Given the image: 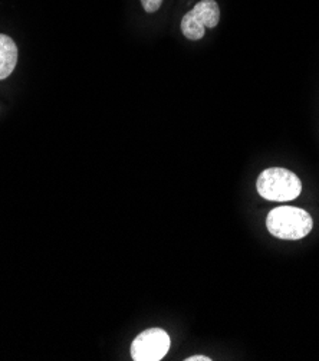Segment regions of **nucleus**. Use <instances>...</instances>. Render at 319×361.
Wrapping results in <instances>:
<instances>
[{
	"label": "nucleus",
	"mask_w": 319,
	"mask_h": 361,
	"mask_svg": "<svg viewBox=\"0 0 319 361\" xmlns=\"http://www.w3.org/2000/svg\"><path fill=\"white\" fill-rule=\"evenodd\" d=\"M18 62V48L11 36L0 35V80L8 78Z\"/></svg>",
	"instance_id": "obj_5"
},
{
	"label": "nucleus",
	"mask_w": 319,
	"mask_h": 361,
	"mask_svg": "<svg viewBox=\"0 0 319 361\" xmlns=\"http://www.w3.org/2000/svg\"><path fill=\"white\" fill-rule=\"evenodd\" d=\"M258 193L270 202H289L302 192V183L296 174L282 167H270L258 178Z\"/></svg>",
	"instance_id": "obj_2"
},
{
	"label": "nucleus",
	"mask_w": 319,
	"mask_h": 361,
	"mask_svg": "<svg viewBox=\"0 0 319 361\" xmlns=\"http://www.w3.org/2000/svg\"><path fill=\"white\" fill-rule=\"evenodd\" d=\"M170 350V337L161 329H150L135 337L131 357L135 361H160Z\"/></svg>",
	"instance_id": "obj_4"
},
{
	"label": "nucleus",
	"mask_w": 319,
	"mask_h": 361,
	"mask_svg": "<svg viewBox=\"0 0 319 361\" xmlns=\"http://www.w3.org/2000/svg\"><path fill=\"white\" fill-rule=\"evenodd\" d=\"M187 361H210L211 358H208V357H206V355H193V357H189V358H186Z\"/></svg>",
	"instance_id": "obj_7"
},
{
	"label": "nucleus",
	"mask_w": 319,
	"mask_h": 361,
	"mask_svg": "<svg viewBox=\"0 0 319 361\" xmlns=\"http://www.w3.org/2000/svg\"><path fill=\"white\" fill-rule=\"evenodd\" d=\"M220 20V9L216 0H201L182 19V32L190 41H199L206 27H216Z\"/></svg>",
	"instance_id": "obj_3"
},
{
	"label": "nucleus",
	"mask_w": 319,
	"mask_h": 361,
	"mask_svg": "<svg viewBox=\"0 0 319 361\" xmlns=\"http://www.w3.org/2000/svg\"><path fill=\"white\" fill-rule=\"evenodd\" d=\"M141 4H143V8L146 12L154 13L160 9L163 0H141Z\"/></svg>",
	"instance_id": "obj_6"
},
{
	"label": "nucleus",
	"mask_w": 319,
	"mask_h": 361,
	"mask_svg": "<svg viewBox=\"0 0 319 361\" xmlns=\"http://www.w3.org/2000/svg\"><path fill=\"white\" fill-rule=\"evenodd\" d=\"M313 222L308 212L299 207L280 206L272 209L266 218L268 231L277 239L298 240L309 235Z\"/></svg>",
	"instance_id": "obj_1"
}]
</instances>
